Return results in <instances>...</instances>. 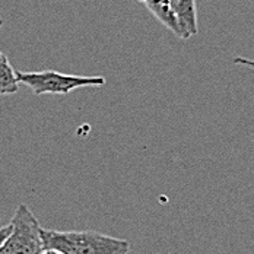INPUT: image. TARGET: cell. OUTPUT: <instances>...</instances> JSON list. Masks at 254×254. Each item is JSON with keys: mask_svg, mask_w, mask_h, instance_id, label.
<instances>
[{"mask_svg": "<svg viewBox=\"0 0 254 254\" xmlns=\"http://www.w3.org/2000/svg\"><path fill=\"white\" fill-rule=\"evenodd\" d=\"M44 249L63 254H128L126 240L110 237L95 231H54L41 228Z\"/></svg>", "mask_w": 254, "mask_h": 254, "instance_id": "cell-1", "label": "cell"}, {"mask_svg": "<svg viewBox=\"0 0 254 254\" xmlns=\"http://www.w3.org/2000/svg\"><path fill=\"white\" fill-rule=\"evenodd\" d=\"M10 232L0 247V254H38L44 250L41 225L24 203L18 204L12 219Z\"/></svg>", "mask_w": 254, "mask_h": 254, "instance_id": "cell-2", "label": "cell"}, {"mask_svg": "<svg viewBox=\"0 0 254 254\" xmlns=\"http://www.w3.org/2000/svg\"><path fill=\"white\" fill-rule=\"evenodd\" d=\"M16 79L19 83H24L31 88L35 95L56 94L67 95L79 88H101L105 85L102 76H79L67 75L56 70H43V72H16Z\"/></svg>", "mask_w": 254, "mask_h": 254, "instance_id": "cell-3", "label": "cell"}, {"mask_svg": "<svg viewBox=\"0 0 254 254\" xmlns=\"http://www.w3.org/2000/svg\"><path fill=\"white\" fill-rule=\"evenodd\" d=\"M168 1L184 34V40L197 35L199 29H197L196 0H168Z\"/></svg>", "mask_w": 254, "mask_h": 254, "instance_id": "cell-4", "label": "cell"}, {"mask_svg": "<svg viewBox=\"0 0 254 254\" xmlns=\"http://www.w3.org/2000/svg\"><path fill=\"white\" fill-rule=\"evenodd\" d=\"M139 1L143 3V6L162 25L168 28L170 31H173L178 38L184 40V34L180 28V24H178L177 18H176L168 0H139Z\"/></svg>", "mask_w": 254, "mask_h": 254, "instance_id": "cell-5", "label": "cell"}, {"mask_svg": "<svg viewBox=\"0 0 254 254\" xmlns=\"http://www.w3.org/2000/svg\"><path fill=\"white\" fill-rule=\"evenodd\" d=\"M19 82L16 79V70L12 67L7 56L0 51V97L16 94Z\"/></svg>", "mask_w": 254, "mask_h": 254, "instance_id": "cell-6", "label": "cell"}, {"mask_svg": "<svg viewBox=\"0 0 254 254\" xmlns=\"http://www.w3.org/2000/svg\"><path fill=\"white\" fill-rule=\"evenodd\" d=\"M10 224L9 225H4V227H0V247H1V244L4 243V240L7 238V235H9V232H10Z\"/></svg>", "mask_w": 254, "mask_h": 254, "instance_id": "cell-7", "label": "cell"}, {"mask_svg": "<svg viewBox=\"0 0 254 254\" xmlns=\"http://www.w3.org/2000/svg\"><path fill=\"white\" fill-rule=\"evenodd\" d=\"M38 254H63V253H60V252H57V250H54V249H44L41 253H38Z\"/></svg>", "mask_w": 254, "mask_h": 254, "instance_id": "cell-8", "label": "cell"}, {"mask_svg": "<svg viewBox=\"0 0 254 254\" xmlns=\"http://www.w3.org/2000/svg\"><path fill=\"white\" fill-rule=\"evenodd\" d=\"M3 25V19H0V26Z\"/></svg>", "mask_w": 254, "mask_h": 254, "instance_id": "cell-9", "label": "cell"}]
</instances>
